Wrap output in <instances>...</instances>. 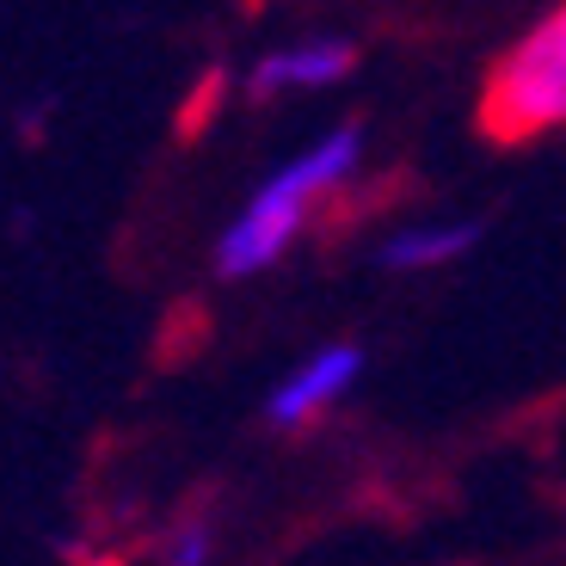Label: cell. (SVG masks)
Here are the masks:
<instances>
[{"label": "cell", "mask_w": 566, "mask_h": 566, "mask_svg": "<svg viewBox=\"0 0 566 566\" xmlns=\"http://www.w3.org/2000/svg\"><path fill=\"white\" fill-rule=\"evenodd\" d=\"M352 167H357V129L345 124V129H333L326 142H314L308 155H296L283 172H271L253 198H247V210L228 222L222 247H216L222 277H247V271L277 265L283 247L302 234L308 203L321 198V191H333V185L352 179Z\"/></svg>", "instance_id": "1"}, {"label": "cell", "mask_w": 566, "mask_h": 566, "mask_svg": "<svg viewBox=\"0 0 566 566\" xmlns=\"http://www.w3.org/2000/svg\"><path fill=\"white\" fill-rule=\"evenodd\" d=\"M566 124V7L524 31L481 86V129L493 142H530Z\"/></svg>", "instance_id": "2"}, {"label": "cell", "mask_w": 566, "mask_h": 566, "mask_svg": "<svg viewBox=\"0 0 566 566\" xmlns=\"http://www.w3.org/2000/svg\"><path fill=\"white\" fill-rule=\"evenodd\" d=\"M357 376H364V352H357V345H321V352L302 357V364L271 388V400H265L271 424H283V431H290V424H308L314 412L333 407Z\"/></svg>", "instance_id": "3"}, {"label": "cell", "mask_w": 566, "mask_h": 566, "mask_svg": "<svg viewBox=\"0 0 566 566\" xmlns=\"http://www.w3.org/2000/svg\"><path fill=\"white\" fill-rule=\"evenodd\" d=\"M345 69H352V43L345 38H314V43H296V50H277V56L259 62L253 93L271 99V93H283V86H333V81H345Z\"/></svg>", "instance_id": "4"}, {"label": "cell", "mask_w": 566, "mask_h": 566, "mask_svg": "<svg viewBox=\"0 0 566 566\" xmlns=\"http://www.w3.org/2000/svg\"><path fill=\"white\" fill-rule=\"evenodd\" d=\"M481 241V228L468 222H431V228H400L395 241H382V271H431V265H450L462 259L468 247Z\"/></svg>", "instance_id": "5"}, {"label": "cell", "mask_w": 566, "mask_h": 566, "mask_svg": "<svg viewBox=\"0 0 566 566\" xmlns=\"http://www.w3.org/2000/svg\"><path fill=\"white\" fill-rule=\"evenodd\" d=\"M210 548H216L210 524H179L167 536V566H210Z\"/></svg>", "instance_id": "6"}]
</instances>
